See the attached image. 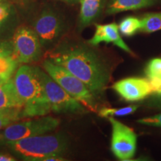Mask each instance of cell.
I'll list each match as a JSON object with an SVG mask.
<instances>
[{
	"instance_id": "cell-29",
	"label": "cell",
	"mask_w": 161,
	"mask_h": 161,
	"mask_svg": "<svg viewBox=\"0 0 161 161\" xmlns=\"http://www.w3.org/2000/svg\"><path fill=\"white\" fill-rule=\"evenodd\" d=\"M1 2H3V0H0V3H1Z\"/></svg>"
},
{
	"instance_id": "cell-13",
	"label": "cell",
	"mask_w": 161,
	"mask_h": 161,
	"mask_svg": "<svg viewBox=\"0 0 161 161\" xmlns=\"http://www.w3.org/2000/svg\"><path fill=\"white\" fill-rule=\"evenodd\" d=\"M158 0H108L106 14H115L119 12L137 10L156 4Z\"/></svg>"
},
{
	"instance_id": "cell-7",
	"label": "cell",
	"mask_w": 161,
	"mask_h": 161,
	"mask_svg": "<svg viewBox=\"0 0 161 161\" xmlns=\"http://www.w3.org/2000/svg\"><path fill=\"white\" fill-rule=\"evenodd\" d=\"M12 57L19 64H28L37 61L40 58L42 45L35 30L20 26L12 38Z\"/></svg>"
},
{
	"instance_id": "cell-27",
	"label": "cell",
	"mask_w": 161,
	"mask_h": 161,
	"mask_svg": "<svg viewBox=\"0 0 161 161\" xmlns=\"http://www.w3.org/2000/svg\"><path fill=\"white\" fill-rule=\"evenodd\" d=\"M8 18H5V17H0V29L3 28V26L4 24L6 21H7Z\"/></svg>"
},
{
	"instance_id": "cell-23",
	"label": "cell",
	"mask_w": 161,
	"mask_h": 161,
	"mask_svg": "<svg viewBox=\"0 0 161 161\" xmlns=\"http://www.w3.org/2000/svg\"><path fill=\"white\" fill-rule=\"evenodd\" d=\"M148 80L150 84L152 93L155 94V95H160V94H161V78H148Z\"/></svg>"
},
{
	"instance_id": "cell-19",
	"label": "cell",
	"mask_w": 161,
	"mask_h": 161,
	"mask_svg": "<svg viewBox=\"0 0 161 161\" xmlns=\"http://www.w3.org/2000/svg\"><path fill=\"white\" fill-rule=\"evenodd\" d=\"M22 108L5 110L0 112V130L21 119Z\"/></svg>"
},
{
	"instance_id": "cell-25",
	"label": "cell",
	"mask_w": 161,
	"mask_h": 161,
	"mask_svg": "<svg viewBox=\"0 0 161 161\" xmlns=\"http://www.w3.org/2000/svg\"><path fill=\"white\" fill-rule=\"evenodd\" d=\"M66 159H64L61 155H51L44 158L43 161H64Z\"/></svg>"
},
{
	"instance_id": "cell-2",
	"label": "cell",
	"mask_w": 161,
	"mask_h": 161,
	"mask_svg": "<svg viewBox=\"0 0 161 161\" xmlns=\"http://www.w3.org/2000/svg\"><path fill=\"white\" fill-rule=\"evenodd\" d=\"M14 83L23 100L21 118L46 116L51 112L44 94L38 67L23 64L13 76Z\"/></svg>"
},
{
	"instance_id": "cell-9",
	"label": "cell",
	"mask_w": 161,
	"mask_h": 161,
	"mask_svg": "<svg viewBox=\"0 0 161 161\" xmlns=\"http://www.w3.org/2000/svg\"><path fill=\"white\" fill-rule=\"evenodd\" d=\"M33 29L37 33L42 46L47 47L63 33L64 23L57 12L46 8L40 12L34 20Z\"/></svg>"
},
{
	"instance_id": "cell-5",
	"label": "cell",
	"mask_w": 161,
	"mask_h": 161,
	"mask_svg": "<svg viewBox=\"0 0 161 161\" xmlns=\"http://www.w3.org/2000/svg\"><path fill=\"white\" fill-rule=\"evenodd\" d=\"M44 94L51 112L58 114H83L86 108L66 92L45 70L38 67Z\"/></svg>"
},
{
	"instance_id": "cell-10",
	"label": "cell",
	"mask_w": 161,
	"mask_h": 161,
	"mask_svg": "<svg viewBox=\"0 0 161 161\" xmlns=\"http://www.w3.org/2000/svg\"><path fill=\"white\" fill-rule=\"evenodd\" d=\"M112 88L127 102L144 99L152 93L148 80L142 78H124L114 83Z\"/></svg>"
},
{
	"instance_id": "cell-8",
	"label": "cell",
	"mask_w": 161,
	"mask_h": 161,
	"mask_svg": "<svg viewBox=\"0 0 161 161\" xmlns=\"http://www.w3.org/2000/svg\"><path fill=\"white\" fill-rule=\"evenodd\" d=\"M112 125L111 151L116 158L120 160H129L135 154L136 149V134L131 128L116 120L109 117Z\"/></svg>"
},
{
	"instance_id": "cell-4",
	"label": "cell",
	"mask_w": 161,
	"mask_h": 161,
	"mask_svg": "<svg viewBox=\"0 0 161 161\" xmlns=\"http://www.w3.org/2000/svg\"><path fill=\"white\" fill-rule=\"evenodd\" d=\"M43 69L70 96L80 102L87 110L96 111V96L89 88L73 74L49 59L44 60Z\"/></svg>"
},
{
	"instance_id": "cell-1",
	"label": "cell",
	"mask_w": 161,
	"mask_h": 161,
	"mask_svg": "<svg viewBox=\"0 0 161 161\" xmlns=\"http://www.w3.org/2000/svg\"><path fill=\"white\" fill-rule=\"evenodd\" d=\"M47 59L73 74L95 96L102 94L109 82L110 72L107 64L86 46L64 45L49 53Z\"/></svg>"
},
{
	"instance_id": "cell-24",
	"label": "cell",
	"mask_w": 161,
	"mask_h": 161,
	"mask_svg": "<svg viewBox=\"0 0 161 161\" xmlns=\"http://www.w3.org/2000/svg\"><path fill=\"white\" fill-rule=\"evenodd\" d=\"M150 104L154 107H158L161 108V94L160 95H155L152 98Z\"/></svg>"
},
{
	"instance_id": "cell-21",
	"label": "cell",
	"mask_w": 161,
	"mask_h": 161,
	"mask_svg": "<svg viewBox=\"0 0 161 161\" xmlns=\"http://www.w3.org/2000/svg\"><path fill=\"white\" fill-rule=\"evenodd\" d=\"M13 52V43L12 41L0 42V58L8 57L12 55Z\"/></svg>"
},
{
	"instance_id": "cell-16",
	"label": "cell",
	"mask_w": 161,
	"mask_h": 161,
	"mask_svg": "<svg viewBox=\"0 0 161 161\" xmlns=\"http://www.w3.org/2000/svg\"><path fill=\"white\" fill-rule=\"evenodd\" d=\"M159 30H161V12L147 14L142 18L140 32L150 34Z\"/></svg>"
},
{
	"instance_id": "cell-28",
	"label": "cell",
	"mask_w": 161,
	"mask_h": 161,
	"mask_svg": "<svg viewBox=\"0 0 161 161\" xmlns=\"http://www.w3.org/2000/svg\"><path fill=\"white\" fill-rule=\"evenodd\" d=\"M60 1L65 2V3L69 4H75L77 3H79V0H60Z\"/></svg>"
},
{
	"instance_id": "cell-11",
	"label": "cell",
	"mask_w": 161,
	"mask_h": 161,
	"mask_svg": "<svg viewBox=\"0 0 161 161\" xmlns=\"http://www.w3.org/2000/svg\"><path fill=\"white\" fill-rule=\"evenodd\" d=\"M103 42L106 43H111L123 51L133 55L131 50L121 37L119 32V26L115 23L106 25H96L95 34L88 41V43L90 46H96Z\"/></svg>"
},
{
	"instance_id": "cell-22",
	"label": "cell",
	"mask_w": 161,
	"mask_h": 161,
	"mask_svg": "<svg viewBox=\"0 0 161 161\" xmlns=\"http://www.w3.org/2000/svg\"><path fill=\"white\" fill-rule=\"evenodd\" d=\"M137 122L140 124L146 125L161 127V114L152 116V117L140 119L137 120Z\"/></svg>"
},
{
	"instance_id": "cell-26",
	"label": "cell",
	"mask_w": 161,
	"mask_h": 161,
	"mask_svg": "<svg viewBox=\"0 0 161 161\" xmlns=\"http://www.w3.org/2000/svg\"><path fill=\"white\" fill-rule=\"evenodd\" d=\"M17 159L8 154L0 153V161H16Z\"/></svg>"
},
{
	"instance_id": "cell-17",
	"label": "cell",
	"mask_w": 161,
	"mask_h": 161,
	"mask_svg": "<svg viewBox=\"0 0 161 161\" xmlns=\"http://www.w3.org/2000/svg\"><path fill=\"white\" fill-rule=\"evenodd\" d=\"M141 28V20L135 17H125L121 21L119 29L122 35L126 37H130L140 31Z\"/></svg>"
},
{
	"instance_id": "cell-15",
	"label": "cell",
	"mask_w": 161,
	"mask_h": 161,
	"mask_svg": "<svg viewBox=\"0 0 161 161\" xmlns=\"http://www.w3.org/2000/svg\"><path fill=\"white\" fill-rule=\"evenodd\" d=\"M19 63L12 56L0 58V84L13 78Z\"/></svg>"
},
{
	"instance_id": "cell-6",
	"label": "cell",
	"mask_w": 161,
	"mask_h": 161,
	"mask_svg": "<svg viewBox=\"0 0 161 161\" xmlns=\"http://www.w3.org/2000/svg\"><path fill=\"white\" fill-rule=\"evenodd\" d=\"M60 124V119L52 116L40 117L35 119L12 123L0 133V142H7L21 139L45 134L52 131Z\"/></svg>"
},
{
	"instance_id": "cell-20",
	"label": "cell",
	"mask_w": 161,
	"mask_h": 161,
	"mask_svg": "<svg viewBox=\"0 0 161 161\" xmlns=\"http://www.w3.org/2000/svg\"><path fill=\"white\" fill-rule=\"evenodd\" d=\"M145 73L147 77H159L161 78V59L160 58H154L151 60L147 64Z\"/></svg>"
},
{
	"instance_id": "cell-14",
	"label": "cell",
	"mask_w": 161,
	"mask_h": 161,
	"mask_svg": "<svg viewBox=\"0 0 161 161\" xmlns=\"http://www.w3.org/2000/svg\"><path fill=\"white\" fill-rule=\"evenodd\" d=\"M80 4L79 23L81 28L89 25L100 14L102 0H79Z\"/></svg>"
},
{
	"instance_id": "cell-3",
	"label": "cell",
	"mask_w": 161,
	"mask_h": 161,
	"mask_svg": "<svg viewBox=\"0 0 161 161\" xmlns=\"http://www.w3.org/2000/svg\"><path fill=\"white\" fill-rule=\"evenodd\" d=\"M5 145L17 158L25 161H43L51 155H62L68 148L63 134L38 135L7 142Z\"/></svg>"
},
{
	"instance_id": "cell-30",
	"label": "cell",
	"mask_w": 161,
	"mask_h": 161,
	"mask_svg": "<svg viewBox=\"0 0 161 161\" xmlns=\"http://www.w3.org/2000/svg\"><path fill=\"white\" fill-rule=\"evenodd\" d=\"M1 111H3V110H0V112H1Z\"/></svg>"
},
{
	"instance_id": "cell-12",
	"label": "cell",
	"mask_w": 161,
	"mask_h": 161,
	"mask_svg": "<svg viewBox=\"0 0 161 161\" xmlns=\"http://www.w3.org/2000/svg\"><path fill=\"white\" fill-rule=\"evenodd\" d=\"M24 103L16 89L13 78L0 84V110L23 108Z\"/></svg>"
},
{
	"instance_id": "cell-18",
	"label": "cell",
	"mask_w": 161,
	"mask_h": 161,
	"mask_svg": "<svg viewBox=\"0 0 161 161\" xmlns=\"http://www.w3.org/2000/svg\"><path fill=\"white\" fill-rule=\"evenodd\" d=\"M137 105H130L120 108H102L98 110V114L100 117L107 118L115 117V116H125L134 114L137 110Z\"/></svg>"
}]
</instances>
